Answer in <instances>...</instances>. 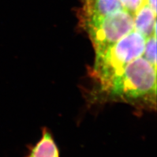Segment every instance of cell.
<instances>
[{"mask_svg": "<svg viewBox=\"0 0 157 157\" xmlns=\"http://www.w3.org/2000/svg\"><path fill=\"white\" fill-rule=\"evenodd\" d=\"M105 92L111 99L155 109L156 68L144 57L137 58L128 63Z\"/></svg>", "mask_w": 157, "mask_h": 157, "instance_id": "obj_1", "label": "cell"}, {"mask_svg": "<svg viewBox=\"0 0 157 157\" xmlns=\"http://www.w3.org/2000/svg\"><path fill=\"white\" fill-rule=\"evenodd\" d=\"M145 41L146 38L134 29L104 52L96 55L92 74L103 92L128 63L143 55Z\"/></svg>", "mask_w": 157, "mask_h": 157, "instance_id": "obj_2", "label": "cell"}, {"mask_svg": "<svg viewBox=\"0 0 157 157\" xmlns=\"http://www.w3.org/2000/svg\"><path fill=\"white\" fill-rule=\"evenodd\" d=\"M85 29L96 55H99L134 30V15L125 9H121L86 27Z\"/></svg>", "mask_w": 157, "mask_h": 157, "instance_id": "obj_3", "label": "cell"}, {"mask_svg": "<svg viewBox=\"0 0 157 157\" xmlns=\"http://www.w3.org/2000/svg\"><path fill=\"white\" fill-rule=\"evenodd\" d=\"M121 9L124 8L120 0H85L80 14L81 23L85 29Z\"/></svg>", "mask_w": 157, "mask_h": 157, "instance_id": "obj_4", "label": "cell"}, {"mask_svg": "<svg viewBox=\"0 0 157 157\" xmlns=\"http://www.w3.org/2000/svg\"><path fill=\"white\" fill-rule=\"evenodd\" d=\"M156 14L145 3L134 15V28L146 39L156 33Z\"/></svg>", "mask_w": 157, "mask_h": 157, "instance_id": "obj_5", "label": "cell"}, {"mask_svg": "<svg viewBox=\"0 0 157 157\" xmlns=\"http://www.w3.org/2000/svg\"><path fill=\"white\" fill-rule=\"evenodd\" d=\"M26 157H60L56 142L47 128H43L41 139L29 148Z\"/></svg>", "mask_w": 157, "mask_h": 157, "instance_id": "obj_6", "label": "cell"}, {"mask_svg": "<svg viewBox=\"0 0 157 157\" xmlns=\"http://www.w3.org/2000/svg\"><path fill=\"white\" fill-rule=\"evenodd\" d=\"M144 57L156 68V33L146 39Z\"/></svg>", "mask_w": 157, "mask_h": 157, "instance_id": "obj_7", "label": "cell"}, {"mask_svg": "<svg viewBox=\"0 0 157 157\" xmlns=\"http://www.w3.org/2000/svg\"><path fill=\"white\" fill-rule=\"evenodd\" d=\"M120 2L124 9L134 15V14L145 3V0H120Z\"/></svg>", "mask_w": 157, "mask_h": 157, "instance_id": "obj_8", "label": "cell"}, {"mask_svg": "<svg viewBox=\"0 0 157 157\" xmlns=\"http://www.w3.org/2000/svg\"><path fill=\"white\" fill-rule=\"evenodd\" d=\"M145 3L156 14V0H145Z\"/></svg>", "mask_w": 157, "mask_h": 157, "instance_id": "obj_9", "label": "cell"}]
</instances>
